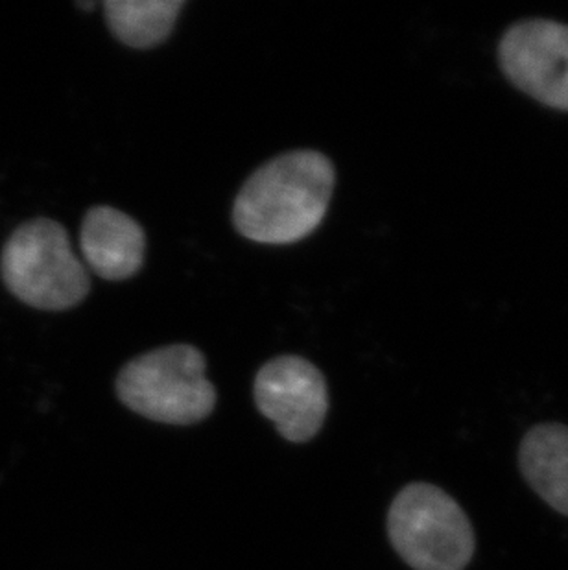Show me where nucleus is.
Instances as JSON below:
<instances>
[{"label": "nucleus", "instance_id": "obj_4", "mask_svg": "<svg viewBox=\"0 0 568 570\" xmlns=\"http://www.w3.org/2000/svg\"><path fill=\"white\" fill-rule=\"evenodd\" d=\"M386 528L393 550L413 570H463L477 549L463 508L427 482L399 491L388 510Z\"/></svg>", "mask_w": 568, "mask_h": 570}, {"label": "nucleus", "instance_id": "obj_10", "mask_svg": "<svg viewBox=\"0 0 568 570\" xmlns=\"http://www.w3.org/2000/svg\"><path fill=\"white\" fill-rule=\"evenodd\" d=\"M95 2H78V8H81V10H92L95 8Z\"/></svg>", "mask_w": 568, "mask_h": 570}, {"label": "nucleus", "instance_id": "obj_3", "mask_svg": "<svg viewBox=\"0 0 568 570\" xmlns=\"http://www.w3.org/2000/svg\"><path fill=\"white\" fill-rule=\"evenodd\" d=\"M0 275L11 296L39 311L76 307L91 291L69 233L50 218H36L11 233L0 255Z\"/></svg>", "mask_w": 568, "mask_h": 570}, {"label": "nucleus", "instance_id": "obj_9", "mask_svg": "<svg viewBox=\"0 0 568 570\" xmlns=\"http://www.w3.org/2000/svg\"><path fill=\"white\" fill-rule=\"evenodd\" d=\"M185 0H108L106 21L115 38L134 49H151L170 36Z\"/></svg>", "mask_w": 568, "mask_h": 570}, {"label": "nucleus", "instance_id": "obj_8", "mask_svg": "<svg viewBox=\"0 0 568 570\" xmlns=\"http://www.w3.org/2000/svg\"><path fill=\"white\" fill-rule=\"evenodd\" d=\"M519 465L531 490L552 510L568 517V426H531L520 442Z\"/></svg>", "mask_w": 568, "mask_h": 570}, {"label": "nucleus", "instance_id": "obj_5", "mask_svg": "<svg viewBox=\"0 0 568 570\" xmlns=\"http://www.w3.org/2000/svg\"><path fill=\"white\" fill-rule=\"evenodd\" d=\"M497 60L515 89L568 114V24L539 17L517 21L502 33Z\"/></svg>", "mask_w": 568, "mask_h": 570}, {"label": "nucleus", "instance_id": "obj_1", "mask_svg": "<svg viewBox=\"0 0 568 570\" xmlns=\"http://www.w3.org/2000/svg\"><path fill=\"white\" fill-rule=\"evenodd\" d=\"M336 170L322 151L294 150L249 176L233 207L236 232L258 244H294L316 232L327 215Z\"/></svg>", "mask_w": 568, "mask_h": 570}, {"label": "nucleus", "instance_id": "obj_2", "mask_svg": "<svg viewBox=\"0 0 568 570\" xmlns=\"http://www.w3.org/2000/svg\"><path fill=\"white\" fill-rule=\"evenodd\" d=\"M204 353L188 344L148 351L118 373L115 392L120 403L146 420L190 426L207 420L218 393L205 375Z\"/></svg>", "mask_w": 568, "mask_h": 570}, {"label": "nucleus", "instance_id": "obj_7", "mask_svg": "<svg viewBox=\"0 0 568 570\" xmlns=\"http://www.w3.org/2000/svg\"><path fill=\"white\" fill-rule=\"evenodd\" d=\"M80 248L87 266L98 277L129 279L145 263V229L123 210L98 205L84 218Z\"/></svg>", "mask_w": 568, "mask_h": 570}, {"label": "nucleus", "instance_id": "obj_6", "mask_svg": "<svg viewBox=\"0 0 568 570\" xmlns=\"http://www.w3.org/2000/svg\"><path fill=\"white\" fill-rule=\"evenodd\" d=\"M258 412L272 421L288 443H306L320 434L329 414V387L323 373L303 356H275L253 382Z\"/></svg>", "mask_w": 568, "mask_h": 570}]
</instances>
